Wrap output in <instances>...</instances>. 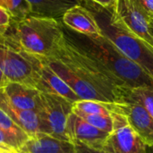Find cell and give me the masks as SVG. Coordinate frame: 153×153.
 <instances>
[{"label":"cell","instance_id":"cell-5","mask_svg":"<svg viewBox=\"0 0 153 153\" xmlns=\"http://www.w3.org/2000/svg\"><path fill=\"white\" fill-rule=\"evenodd\" d=\"M38 61L39 58L26 53L11 34H0V69L7 82L37 89L35 67Z\"/></svg>","mask_w":153,"mask_h":153},{"label":"cell","instance_id":"cell-13","mask_svg":"<svg viewBox=\"0 0 153 153\" xmlns=\"http://www.w3.org/2000/svg\"><path fill=\"white\" fill-rule=\"evenodd\" d=\"M2 89L9 101L23 110L38 111L40 104V91L30 85L7 82Z\"/></svg>","mask_w":153,"mask_h":153},{"label":"cell","instance_id":"cell-27","mask_svg":"<svg viewBox=\"0 0 153 153\" xmlns=\"http://www.w3.org/2000/svg\"><path fill=\"white\" fill-rule=\"evenodd\" d=\"M149 26H150V31H151V34H152V36L153 37V14H150Z\"/></svg>","mask_w":153,"mask_h":153},{"label":"cell","instance_id":"cell-9","mask_svg":"<svg viewBox=\"0 0 153 153\" xmlns=\"http://www.w3.org/2000/svg\"><path fill=\"white\" fill-rule=\"evenodd\" d=\"M117 108L127 118L129 126L147 146H153V117L142 105L132 102H116Z\"/></svg>","mask_w":153,"mask_h":153},{"label":"cell","instance_id":"cell-19","mask_svg":"<svg viewBox=\"0 0 153 153\" xmlns=\"http://www.w3.org/2000/svg\"><path fill=\"white\" fill-rule=\"evenodd\" d=\"M109 103L110 102L81 100L74 103L73 110L81 111L86 114L110 115L111 110L109 108Z\"/></svg>","mask_w":153,"mask_h":153},{"label":"cell","instance_id":"cell-3","mask_svg":"<svg viewBox=\"0 0 153 153\" xmlns=\"http://www.w3.org/2000/svg\"><path fill=\"white\" fill-rule=\"evenodd\" d=\"M81 4L92 13L101 34L153 79V48L131 32L117 17L113 8H104L91 0H82Z\"/></svg>","mask_w":153,"mask_h":153},{"label":"cell","instance_id":"cell-12","mask_svg":"<svg viewBox=\"0 0 153 153\" xmlns=\"http://www.w3.org/2000/svg\"><path fill=\"white\" fill-rule=\"evenodd\" d=\"M61 22L66 28L87 36H100V29L92 13L82 4L74 6L63 15Z\"/></svg>","mask_w":153,"mask_h":153},{"label":"cell","instance_id":"cell-20","mask_svg":"<svg viewBox=\"0 0 153 153\" xmlns=\"http://www.w3.org/2000/svg\"><path fill=\"white\" fill-rule=\"evenodd\" d=\"M12 17L9 12L0 6V34L4 35L7 33L9 28L11 27Z\"/></svg>","mask_w":153,"mask_h":153},{"label":"cell","instance_id":"cell-6","mask_svg":"<svg viewBox=\"0 0 153 153\" xmlns=\"http://www.w3.org/2000/svg\"><path fill=\"white\" fill-rule=\"evenodd\" d=\"M73 105V102L59 95L40 91V104L37 111L40 119V133L69 141L65 128Z\"/></svg>","mask_w":153,"mask_h":153},{"label":"cell","instance_id":"cell-10","mask_svg":"<svg viewBox=\"0 0 153 153\" xmlns=\"http://www.w3.org/2000/svg\"><path fill=\"white\" fill-rule=\"evenodd\" d=\"M37 89L41 92H48L59 95L69 101L74 103L81 100L77 94L60 78L41 58L35 67Z\"/></svg>","mask_w":153,"mask_h":153},{"label":"cell","instance_id":"cell-29","mask_svg":"<svg viewBox=\"0 0 153 153\" xmlns=\"http://www.w3.org/2000/svg\"><path fill=\"white\" fill-rule=\"evenodd\" d=\"M146 153H153V146H147Z\"/></svg>","mask_w":153,"mask_h":153},{"label":"cell","instance_id":"cell-11","mask_svg":"<svg viewBox=\"0 0 153 153\" xmlns=\"http://www.w3.org/2000/svg\"><path fill=\"white\" fill-rule=\"evenodd\" d=\"M147 145L130 126L113 131L108 137L103 153H146Z\"/></svg>","mask_w":153,"mask_h":153},{"label":"cell","instance_id":"cell-21","mask_svg":"<svg viewBox=\"0 0 153 153\" xmlns=\"http://www.w3.org/2000/svg\"><path fill=\"white\" fill-rule=\"evenodd\" d=\"M0 145L13 148L19 151V145L17 144V143L6 133H4L1 128H0Z\"/></svg>","mask_w":153,"mask_h":153},{"label":"cell","instance_id":"cell-7","mask_svg":"<svg viewBox=\"0 0 153 153\" xmlns=\"http://www.w3.org/2000/svg\"><path fill=\"white\" fill-rule=\"evenodd\" d=\"M119 21L134 35L153 48V37L150 31V14L137 0H117L113 8Z\"/></svg>","mask_w":153,"mask_h":153},{"label":"cell","instance_id":"cell-17","mask_svg":"<svg viewBox=\"0 0 153 153\" xmlns=\"http://www.w3.org/2000/svg\"><path fill=\"white\" fill-rule=\"evenodd\" d=\"M123 101H132L142 105L153 117V88H124Z\"/></svg>","mask_w":153,"mask_h":153},{"label":"cell","instance_id":"cell-23","mask_svg":"<svg viewBox=\"0 0 153 153\" xmlns=\"http://www.w3.org/2000/svg\"><path fill=\"white\" fill-rule=\"evenodd\" d=\"M91 1L100 5V6H102V7H104V8L111 9V8L115 7L117 0H91Z\"/></svg>","mask_w":153,"mask_h":153},{"label":"cell","instance_id":"cell-24","mask_svg":"<svg viewBox=\"0 0 153 153\" xmlns=\"http://www.w3.org/2000/svg\"><path fill=\"white\" fill-rule=\"evenodd\" d=\"M141 6L149 14H153V0H137Z\"/></svg>","mask_w":153,"mask_h":153},{"label":"cell","instance_id":"cell-1","mask_svg":"<svg viewBox=\"0 0 153 153\" xmlns=\"http://www.w3.org/2000/svg\"><path fill=\"white\" fill-rule=\"evenodd\" d=\"M44 61L81 100L123 102L124 88L117 86L65 36L55 55Z\"/></svg>","mask_w":153,"mask_h":153},{"label":"cell","instance_id":"cell-16","mask_svg":"<svg viewBox=\"0 0 153 153\" xmlns=\"http://www.w3.org/2000/svg\"><path fill=\"white\" fill-rule=\"evenodd\" d=\"M82 0H27L31 14L53 19H62L63 15L74 6L81 4Z\"/></svg>","mask_w":153,"mask_h":153},{"label":"cell","instance_id":"cell-25","mask_svg":"<svg viewBox=\"0 0 153 153\" xmlns=\"http://www.w3.org/2000/svg\"><path fill=\"white\" fill-rule=\"evenodd\" d=\"M0 153H19V152L15 149L0 145Z\"/></svg>","mask_w":153,"mask_h":153},{"label":"cell","instance_id":"cell-26","mask_svg":"<svg viewBox=\"0 0 153 153\" xmlns=\"http://www.w3.org/2000/svg\"><path fill=\"white\" fill-rule=\"evenodd\" d=\"M6 82H7V80L5 79V77H4V75L2 70L0 69V87L4 86Z\"/></svg>","mask_w":153,"mask_h":153},{"label":"cell","instance_id":"cell-28","mask_svg":"<svg viewBox=\"0 0 153 153\" xmlns=\"http://www.w3.org/2000/svg\"><path fill=\"white\" fill-rule=\"evenodd\" d=\"M6 2L7 0H0V6L6 9Z\"/></svg>","mask_w":153,"mask_h":153},{"label":"cell","instance_id":"cell-4","mask_svg":"<svg viewBox=\"0 0 153 153\" xmlns=\"http://www.w3.org/2000/svg\"><path fill=\"white\" fill-rule=\"evenodd\" d=\"M11 35L28 54L38 58L52 57L65 38L59 20L30 14L21 21H12Z\"/></svg>","mask_w":153,"mask_h":153},{"label":"cell","instance_id":"cell-15","mask_svg":"<svg viewBox=\"0 0 153 153\" xmlns=\"http://www.w3.org/2000/svg\"><path fill=\"white\" fill-rule=\"evenodd\" d=\"M0 108L30 136L40 133V119L37 111L14 107L0 87Z\"/></svg>","mask_w":153,"mask_h":153},{"label":"cell","instance_id":"cell-22","mask_svg":"<svg viewBox=\"0 0 153 153\" xmlns=\"http://www.w3.org/2000/svg\"><path fill=\"white\" fill-rule=\"evenodd\" d=\"M74 144L75 147V153H103L102 151L90 148V147L83 145L82 143H74Z\"/></svg>","mask_w":153,"mask_h":153},{"label":"cell","instance_id":"cell-2","mask_svg":"<svg viewBox=\"0 0 153 153\" xmlns=\"http://www.w3.org/2000/svg\"><path fill=\"white\" fill-rule=\"evenodd\" d=\"M64 28V25H63ZM65 36L120 88H153L152 79L105 36H87L65 26Z\"/></svg>","mask_w":153,"mask_h":153},{"label":"cell","instance_id":"cell-18","mask_svg":"<svg viewBox=\"0 0 153 153\" xmlns=\"http://www.w3.org/2000/svg\"><path fill=\"white\" fill-rule=\"evenodd\" d=\"M74 114L80 117L82 119L95 126L96 128L104 131L108 134H111L114 131L113 120L110 115H100V114H86L81 111L73 110Z\"/></svg>","mask_w":153,"mask_h":153},{"label":"cell","instance_id":"cell-8","mask_svg":"<svg viewBox=\"0 0 153 153\" xmlns=\"http://www.w3.org/2000/svg\"><path fill=\"white\" fill-rule=\"evenodd\" d=\"M65 131L71 143H79L99 151H102L110 134L90 125L74 112L68 117Z\"/></svg>","mask_w":153,"mask_h":153},{"label":"cell","instance_id":"cell-14","mask_svg":"<svg viewBox=\"0 0 153 153\" xmlns=\"http://www.w3.org/2000/svg\"><path fill=\"white\" fill-rule=\"evenodd\" d=\"M18 152L19 153H75V147L69 141L39 133L30 136Z\"/></svg>","mask_w":153,"mask_h":153}]
</instances>
